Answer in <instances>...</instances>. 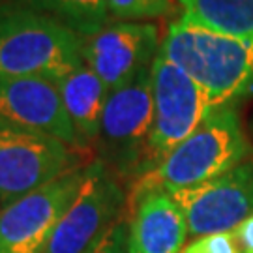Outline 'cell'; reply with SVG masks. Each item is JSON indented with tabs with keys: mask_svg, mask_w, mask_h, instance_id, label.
I'll return each mask as SVG.
<instances>
[{
	"mask_svg": "<svg viewBox=\"0 0 253 253\" xmlns=\"http://www.w3.org/2000/svg\"><path fill=\"white\" fill-rule=\"evenodd\" d=\"M250 145L235 105L216 107L186 141H182L156 169L141 174L129 191L133 205L143 195L188 190L244 163Z\"/></svg>",
	"mask_w": 253,
	"mask_h": 253,
	"instance_id": "6da1fadb",
	"label": "cell"
},
{
	"mask_svg": "<svg viewBox=\"0 0 253 253\" xmlns=\"http://www.w3.org/2000/svg\"><path fill=\"white\" fill-rule=\"evenodd\" d=\"M160 54L190 75L214 107L235 105L253 92V40L219 34L176 17L163 36Z\"/></svg>",
	"mask_w": 253,
	"mask_h": 253,
	"instance_id": "7a4b0ae2",
	"label": "cell"
},
{
	"mask_svg": "<svg viewBox=\"0 0 253 253\" xmlns=\"http://www.w3.org/2000/svg\"><path fill=\"white\" fill-rule=\"evenodd\" d=\"M84 38L58 21L13 2L0 4V79L56 83L81 68Z\"/></svg>",
	"mask_w": 253,
	"mask_h": 253,
	"instance_id": "3957f363",
	"label": "cell"
},
{
	"mask_svg": "<svg viewBox=\"0 0 253 253\" xmlns=\"http://www.w3.org/2000/svg\"><path fill=\"white\" fill-rule=\"evenodd\" d=\"M154 124L137 178L156 169L214 111L207 92L163 54L152 62Z\"/></svg>",
	"mask_w": 253,
	"mask_h": 253,
	"instance_id": "277c9868",
	"label": "cell"
},
{
	"mask_svg": "<svg viewBox=\"0 0 253 253\" xmlns=\"http://www.w3.org/2000/svg\"><path fill=\"white\" fill-rule=\"evenodd\" d=\"M77 165L73 146L0 120V208Z\"/></svg>",
	"mask_w": 253,
	"mask_h": 253,
	"instance_id": "5b68a950",
	"label": "cell"
},
{
	"mask_svg": "<svg viewBox=\"0 0 253 253\" xmlns=\"http://www.w3.org/2000/svg\"><path fill=\"white\" fill-rule=\"evenodd\" d=\"M86 176L77 165L0 208V253H42Z\"/></svg>",
	"mask_w": 253,
	"mask_h": 253,
	"instance_id": "8992f818",
	"label": "cell"
},
{
	"mask_svg": "<svg viewBox=\"0 0 253 253\" xmlns=\"http://www.w3.org/2000/svg\"><path fill=\"white\" fill-rule=\"evenodd\" d=\"M169 195L182 210L191 236L233 233L253 216V162Z\"/></svg>",
	"mask_w": 253,
	"mask_h": 253,
	"instance_id": "52a82bcc",
	"label": "cell"
},
{
	"mask_svg": "<svg viewBox=\"0 0 253 253\" xmlns=\"http://www.w3.org/2000/svg\"><path fill=\"white\" fill-rule=\"evenodd\" d=\"M124 195L103 163L86 167L81 190L58 221L42 253H90L118 221Z\"/></svg>",
	"mask_w": 253,
	"mask_h": 253,
	"instance_id": "ba28073f",
	"label": "cell"
},
{
	"mask_svg": "<svg viewBox=\"0 0 253 253\" xmlns=\"http://www.w3.org/2000/svg\"><path fill=\"white\" fill-rule=\"evenodd\" d=\"M152 124L154 90L150 64L124 86L109 92L100 139L113 162L137 174Z\"/></svg>",
	"mask_w": 253,
	"mask_h": 253,
	"instance_id": "9c48e42d",
	"label": "cell"
},
{
	"mask_svg": "<svg viewBox=\"0 0 253 253\" xmlns=\"http://www.w3.org/2000/svg\"><path fill=\"white\" fill-rule=\"evenodd\" d=\"M156 23H109L83 43V60L111 92L150 66L162 47Z\"/></svg>",
	"mask_w": 253,
	"mask_h": 253,
	"instance_id": "30bf717a",
	"label": "cell"
},
{
	"mask_svg": "<svg viewBox=\"0 0 253 253\" xmlns=\"http://www.w3.org/2000/svg\"><path fill=\"white\" fill-rule=\"evenodd\" d=\"M0 120L83 148L56 84L42 77L0 79Z\"/></svg>",
	"mask_w": 253,
	"mask_h": 253,
	"instance_id": "8fae6325",
	"label": "cell"
},
{
	"mask_svg": "<svg viewBox=\"0 0 253 253\" xmlns=\"http://www.w3.org/2000/svg\"><path fill=\"white\" fill-rule=\"evenodd\" d=\"M188 223L169 193L154 191L133 203L127 253H182Z\"/></svg>",
	"mask_w": 253,
	"mask_h": 253,
	"instance_id": "7c38bea8",
	"label": "cell"
},
{
	"mask_svg": "<svg viewBox=\"0 0 253 253\" xmlns=\"http://www.w3.org/2000/svg\"><path fill=\"white\" fill-rule=\"evenodd\" d=\"M60 92L64 109L72 120L81 146L100 137L101 118L109 98L107 84L86 64L54 83Z\"/></svg>",
	"mask_w": 253,
	"mask_h": 253,
	"instance_id": "4fadbf2b",
	"label": "cell"
},
{
	"mask_svg": "<svg viewBox=\"0 0 253 253\" xmlns=\"http://www.w3.org/2000/svg\"><path fill=\"white\" fill-rule=\"evenodd\" d=\"M178 17L219 34L253 40V0H178Z\"/></svg>",
	"mask_w": 253,
	"mask_h": 253,
	"instance_id": "5bb4252c",
	"label": "cell"
},
{
	"mask_svg": "<svg viewBox=\"0 0 253 253\" xmlns=\"http://www.w3.org/2000/svg\"><path fill=\"white\" fill-rule=\"evenodd\" d=\"M58 21L81 38H92L111 23L107 0H11Z\"/></svg>",
	"mask_w": 253,
	"mask_h": 253,
	"instance_id": "9a60e30c",
	"label": "cell"
},
{
	"mask_svg": "<svg viewBox=\"0 0 253 253\" xmlns=\"http://www.w3.org/2000/svg\"><path fill=\"white\" fill-rule=\"evenodd\" d=\"M178 9V0H107L111 23H152Z\"/></svg>",
	"mask_w": 253,
	"mask_h": 253,
	"instance_id": "2e32d148",
	"label": "cell"
},
{
	"mask_svg": "<svg viewBox=\"0 0 253 253\" xmlns=\"http://www.w3.org/2000/svg\"><path fill=\"white\" fill-rule=\"evenodd\" d=\"M182 253H242L233 233H217L195 238Z\"/></svg>",
	"mask_w": 253,
	"mask_h": 253,
	"instance_id": "e0dca14e",
	"label": "cell"
},
{
	"mask_svg": "<svg viewBox=\"0 0 253 253\" xmlns=\"http://www.w3.org/2000/svg\"><path fill=\"white\" fill-rule=\"evenodd\" d=\"M90 253H127V233L122 219H118L92 248Z\"/></svg>",
	"mask_w": 253,
	"mask_h": 253,
	"instance_id": "ac0fdd59",
	"label": "cell"
},
{
	"mask_svg": "<svg viewBox=\"0 0 253 253\" xmlns=\"http://www.w3.org/2000/svg\"><path fill=\"white\" fill-rule=\"evenodd\" d=\"M233 235H235L242 253H253V216L236 227Z\"/></svg>",
	"mask_w": 253,
	"mask_h": 253,
	"instance_id": "d6986e66",
	"label": "cell"
},
{
	"mask_svg": "<svg viewBox=\"0 0 253 253\" xmlns=\"http://www.w3.org/2000/svg\"><path fill=\"white\" fill-rule=\"evenodd\" d=\"M6 2H11V0H0V4H6Z\"/></svg>",
	"mask_w": 253,
	"mask_h": 253,
	"instance_id": "ffe728a7",
	"label": "cell"
}]
</instances>
